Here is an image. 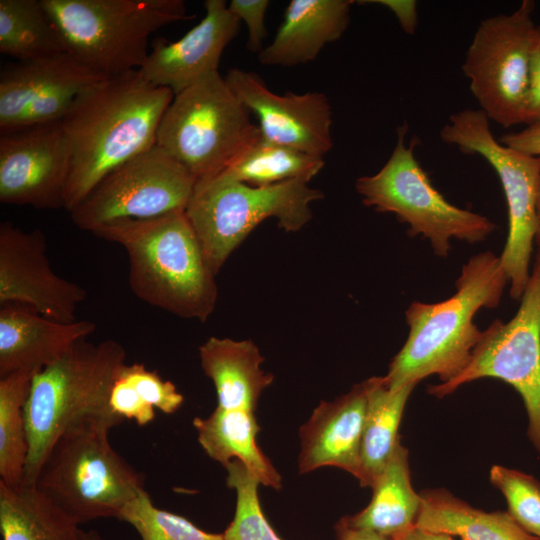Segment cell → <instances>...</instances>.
<instances>
[{
    "label": "cell",
    "mask_w": 540,
    "mask_h": 540,
    "mask_svg": "<svg viewBox=\"0 0 540 540\" xmlns=\"http://www.w3.org/2000/svg\"><path fill=\"white\" fill-rule=\"evenodd\" d=\"M114 425L89 420L64 432L47 454L34 486L78 524L118 519L144 490V477L111 446Z\"/></svg>",
    "instance_id": "obj_5"
},
{
    "label": "cell",
    "mask_w": 540,
    "mask_h": 540,
    "mask_svg": "<svg viewBox=\"0 0 540 540\" xmlns=\"http://www.w3.org/2000/svg\"><path fill=\"white\" fill-rule=\"evenodd\" d=\"M0 52L22 62L69 51L42 0H0Z\"/></svg>",
    "instance_id": "obj_28"
},
{
    "label": "cell",
    "mask_w": 540,
    "mask_h": 540,
    "mask_svg": "<svg viewBox=\"0 0 540 540\" xmlns=\"http://www.w3.org/2000/svg\"><path fill=\"white\" fill-rule=\"evenodd\" d=\"M538 120H540V26L536 27L531 53L525 124L529 125Z\"/></svg>",
    "instance_id": "obj_36"
},
{
    "label": "cell",
    "mask_w": 540,
    "mask_h": 540,
    "mask_svg": "<svg viewBox=\"0 0 540 540\" xmlns=\"http://www.w3.org/2000/svg\"><path fill=\"white\" fill-rule=\"evenodd\" d=\"M269 5L268 0H232L228 4L229 10L247 26L246 48L252 53L259 54L265 48V14Z\"/></svg>",
    "instance_id": "obj_35"
},
{
    "label": "cell",
    "mask_w": 540,
    "mask_h": 540,
    "mask_svg": "<svg viewBox=\"0 0 540 540\" xmlns=\"http://www.w3.org/2000/svg\"><path fill=\"white\" fill-rule=\"evenodd\" d=\"M490 377L511 385L521 396L528 415V436L540 453V249L521 297L508 322L494 320L482 331L467 367L454 379L430 386L438 398L460 386Z\"/></svg>",
    "instance_id": "obj_12"
},
{
    "label": "cell",
    "mask_w": 540,
    "mask_h": 540,
    "mask_svg": "<svg viewBox=\"0 0 540 540\" xmlns=\"http://www.w3.org/2000/svg\"><path fill=\"white\" fill-rule=\"evenodd\" d=\"M36 373L16 371L0 377V481L24 482L28 457L25 405Z\"/></svg>",
    "instance_id": "obj_31"
},
{
    "label": "cell",
    "mask_w": 540,
    "mask_h": 540,
    "mask_svg": "<svg viewBox=\"0 0 540 540\" xmlns=\"http://www.w3.org/2000/svg\"><path fill=\"white\" fill-rule=\"evenodd\" d=\"M407 124L397 131V142L389 159L374 175L356 180L355 188L367 207L392 213L409 225L410 236L427 239L436 255L447 257L451 240L484 241L496 225L486 216L449 203L432 185L414 155V144L405 145Z\"/></svg>",
    "instance_id": "obj_9"
},
{
    "label": "cell",
    "mask_w": 540,
    "mask_h": 540,
    "mask_svg": "<svg viewBox=\"0 0 540 540\" xmlns=\"http://www.w3.org/2000/svg\"><path fill=\"white\" fill-rule=\"evenodd\" d=\"M126 351L115 340L77 342L56 361L37 372L25 405L28 457L23 483L33 485L56 440L89 420L114 426L123 419L110 408V394Z\"/></svg>",
    "instance_id": "obj_4"
},
{
    "label": "cell",
    "mask_w": 540,
    "mask_h": 540,
    "mask_svg": "<svg viewBox=\"0 0 540 540\" xmlns=\"http://www.w3.org/2000/svg\"><path fill=\"white\" fill-rule=\"evenodd\" d=\"M507 282L499 256L484 251L463 265L450 298L412 302L405 311L407 340L383 376L387 386L395 390L431 375L446 383L459 375L482 336L473 322L475 314L496 308Z\"/></svg>",
    "instance_id": "obj_3"
},
{
    "label": "cell",
    "mask_w": 540,
    "mask_h": 540,
    "mask_svg": "<svg viewBox=\"0 0 540 540\" xmlns=\"http://www.w3.org/2000/svg\"><path fill=\"white\" fill-rule=\"evenodd\" d=\"M3 540H82L79 524L34 485L0 481Z\"/></svg>",
    "instance_id": "obj_27"
},
{
    "label": "cell",
    "mask_w": 540,
    "mask_h": 540,
    "mask_svg": "<svg viewBox=\"0 0 540 540\" xmlns=\"http://www.w3.org/2000/svg\"><path fill=\"white\" fill-rule=\"evenodd\" d=\"M174 93L138 70L80 95L60 120L68 151L65 210L71 212L112 170L156 145Z\"/></svg>",
    "instance_id": "obj_1"
},
{
    "label": "cell",
    "mask_w": 540,
    "mask_h": 540,
    "mask_svg": "<svg viewBox=\"0 0 540 540\" xmlns=\"http://www.w3.org/2000/svg\"><path fill=\"white\" fill-rule=\"evenodd\" d=\"M490 481L508 504V513L527 532L540 539V483L523 472L494 465Z\"/></svg>",
    "instance_id": "obj_34"
},
{
    "label": "cell",
    "mask_w": 540,
    "mask_h": 540,
    "mask_svg": "<svg viewBox=\"0 0 540 540\" xmlns=\"http://www.w3.org/2000/svg\"><path fill=\"white\" fill-rule=\"evenodd\" d=\"M367 406L365 382L333 401H321L300 427V474L331 466L359 476Z\"/></svg>",
    "instance_id": "obj_19"
},
{
    "label": "cell",
    "mask_w": 540,
    "mask_h": 540,
    "mask_svg": "<svg viewBox=\"0 0 540 540\" xmlns=\"http://www.w3.org/2000/svg\"><path fill=\"white\" fill-rule=\"evenodd\" d=\"M96 329L89 320L64 323L31 308L4 305L0 310V377L16 371L37 373Z\"/></svg>",
    "instance_id": "obj_20"
},
{
    "label": "cell",
    "mask_w": 540,
    "mask_h": 540,
    "mask_svg": "<svg viewBox=\"0 0 540 540\" xmlns=\"http://www.w3.org/2000/svg\"><path fill=\"white\" fill-rule=\"evenodd\" d=\"M68 151L60 121L0 134V202L65 209Z\"/></svg>",
    "instance_id": "obj_15"
},
{
    "label": "cell",
    "mask_w": 540,
    "mask_h": 540,
    "mask_svg": "<svg viewBox=\"0 0 540 540\" xmlns=\"http://www.w3.org/2000/svg\"><path fill=\"white\" fill-rule=\"evenodd\" d=\"M195 177L159 146L108 173L71 211L82 230L119 219H145L185 210Z\"/></svg>",
    "instance_id": "obj_13"
},
{
    "label": "cell",
    "mask_w": 540,
    "mask_h": 540,
    "mask_svg": "<svg viewBox=\"0 0 540 540\" xmlns=\"http://www.w3.org/2000/svg\"><path fill=\"white\" fill-rule=\"evenodd\" d=\"M106 79L70 52L3 67L0 134L59 122L80 95Z\"/></svg>",
    "instance_id": "obj_14"
},
{
    "label": "cell",
    "mask_w": 540,
    "mask_h": 540,
    "mask_svg": "<svg viewBox=\"0 0 540 540\" xmlns=\"http://www.w3.org/2000/svg\"><path fill=\"white\" fill-rule=\"evenodd\" d=\"M250 116L216 71L174 96L159 124L156 145L197 182L208 180L261 137Z\"/></svg>",
    "instance_id": "obj_8"
},
{
    "label": "cell",
    "mask_w": 540,
    "mask_h": 540,
    "mask_svg": "<svg viewBox=\"0 0 540 540\" xmlns=\"http://www.w3.org/2000/svg\"><path fill=\"white\" fill-rule=\"evenodd\" d=\"M324 165L323 157L273 143L261 136L220 174L250 186L264 187L290 180L309 183Z\"/></svg>",
    "instance_id": "obj_29"
},
{
    "label": "cell",
    "mask_w": 540,
    "mask_h": 540,
    "mask_svg": "<svg viewBox=\"0 0 540 540\" xmlns=\"http://www.w3.org/2000/svg\"><path fill=\"white\" fill-rule=\"evenodd\" d=\"M193 426L205 453L224 467L238 460L261 485L279 490L282 477L256 442L260 426L253 411L216 407L205 418L195 417Z\"/></svg>",
    "instance_id": "obj_24"
},
{
    "label": "cell",
    "mask_w": 540,
    "mask_h": 540,
    "mask_svg": "<svg viewBox=\"0 0 540 540\" xmlns=\"http://www.w3.org/2000/svg\"><path fill=\"white\" fill-rule=\"evenodd\" d=\"M440 137L464 153L482 156L498 175L508 210V235L499 259L510 282V296L521 299L530 278L533 241L539 228L536 201L540 157L524 154L496 140L488 117L480 109L452 114Z\"/></svg>",
    "instance_id": "obj_10"
},
{
    "label": "cell",
    "mask_w": 540,
    "mask_h": 540,
    "mask_svg": "<svg viewBox=\"0 0 540 540\" xmlns=\"http://www.w3.org/2000/svg\"><path fill=\"white\" fill-rule=\"evenodd\" d=\"M224 77L234 94L256 116L265 140L323 158L332 149V109L324 93L279 95L257 73L240 68L228 70Z\"/></svg>",
    "instance_id": "obj_17"
},
{
    "label": "cell",
    "mask_w": 540,
    "mask_h": 540,
    "mask_svg": "<svg viewBox=\"0 0 540 540\" xmlns=\"http://www.w3.org/2000/svg\"><path fill=\"white\" fill-rule=\"evenodd\" d=\"M82 540H103L101 535L95 530L83 531L81 532Z\"/></svg>",
    "instance_id": "obj_41"
},
{
    "label": "cell",
    "mask_w": 540,
    "mask_h": 540,
    "mask_svg": "<svg viewBox=\"0 0 540 540\" xmlns=\"http://www.w3.org/2000/svg\"><path fill=\"white\" fill-rule=\"evenodd\" d=\"M121 245L129 259V286L142 301L184 319L205 322L218 296L209 266L185 213L119 219L91 231Z\"/></svg>",
    "instance_id": "obj_2"
},
{
    "label": "cell",
    "mask_w": 540,
    "mask_h": 540,
    "mask_svg": "<svg viewBox=\"0 0 540 540\" xmlns=\"http://www.w3.org/2000/svg\"><path fill=\"white\" fill-rule=\"evenodd\" d=\"M183 401L174 383L162 379L156 371L146 369L142 363H125L115 378L109 404L123 420L145 426L155 418V409L173 414Z\"/></svg>",
    "instance_id": "obj_30"
},
{
    "label": "cell",
    "mask_w": 540,
    "mask_h": 540,
    "mask_svg": "<svg viewBox=\"0 0 540 540\" xmlns=\"http://www.w3.org/2000/svg\"><path fill=\"white\" fill-rule=\"evenodd\" d=\"M87 291L53 272L46 238L9 221L0 224V303L26 305L50 319L71 323Z\"/></svg>",
    "instance_id": "obj_16"
},
{
    "label": "cell",
    "mask_w": 540,
    "mask_h": 540,
    "mask_svg": "<svg viewBox=\"0 0 540 540\" xmlns=\"http://www.w3.org/2000/svg\"><path fill=\"white\" fill-rule=\"evenodd\" d=\"M203 372L216 389L217 407L255 411L262 392L274 379L261 367L264 357L251 340L209 337L199 347Z\"/></svg>",
    "instance_id": "obj_22"
},
{
    "label": "cell",
    "mask_w": 540,
    "mask_h": 540,
    "mask_svg": "<svg viewBox=\"0 0 540 540\" xmlns=\"http://www.w3.org/2000/svg\"><path fill=\"white\" fill-rule=\"evenodd\" d=\"M303 180L254 187L219 174L196 183L185 213L203 254L217 275L233 251L263 221L274 218L286 232L312 218L311 203L324 198Z\"/></svg>",
    "instance_id": "obj_7"
},
{
    "label": "cell",
    "mask_w": 540,
    "mask_h": 540,
    "mask_svg": "<svg viewBox=\"0 0 540 540\" xmlns=\"http://www.w3.org/2000/svg\"><path fill=\"white\" fill-rule=\"evenodd\" d=\"M337 540H390L375 532L353 527L344 518H341L335 525Z\"/></svg>",
    "instance_id": "obj_39"
},
{
    "label": "cell",
    "mask_w": 540,
    "mask_h": 540,
    "mask_svg": "<svg viewBox=\"0 0 540 540\" xmlns=\"http://www.w3.org/2000/svg\"><path fill=\"white\" fill-rule=\"evenodd\" d=\"M205 16L177 41H154L139 69L146 80L177 95L218 71L224 49L238 35L241 21L224 0H206Z\"/></svg>",
    "instance_id": "obj_18"
},
{
    "label": "cell",
    "mask_w": 540,
    "mask_h": 540,
    "mask_svg": "<svg viewBox=\"0 0 540 540\" xmlns=\"http://www.w3.org/2000/svg\"><path fill=\"white\" fill-rule=\"evenodd\" d=\"M500 142L524 154L540 157V120L519 132L505 134Z\"/></svg>",
    "instance_id": "obj_37"
},
{
    "label": "cell",
    "mask_w": 540,
    "mask_h": 540,
    "mask_svg": "<svg viewBox=\"0 0 540 540\" xmlns=\"http://www.w3.org/2000/svg\"><path fill=\"white\" fill-rule=\"evenodd\" d=\"M118 520L130 524L141 540H224L223 534L206 532L187 518L156 507L146 490L123 508Z\"/></svg>",
    "instance_id": "obj_33"
},
{
    "label": "cell",
    "mask_w": 540,
    "mask_h": 540,
    "mask_svg": "<svg viewBox=\"0 0 540 540\" xmlns=\"http://www.w3.org/2000/svg\"><path fill=\"white\" fill-rule=\"evenodd\" d=\"M227 486L236 493L233 520L223 534L224 540H283L266 519L258 497V479L238 460L230 461Z\"/></svg>",
    "instance_id": "obj_32"
},
{
    "label": "cell",
    "mask_w": 540,
    "mask_h": 540,
    "mask_svg": "<svg viewBox=\"0 0 540 540\" xmlns=\"http://www.w3.org/2000/svg\"><path fill=\"white\" fill-rule=\"evenodd\" d=\"M371 488L369 504L344 520L390 540H401L416 527L421 507V495L411 483L408 450L401 441Z\"/></svg>",
    "instance_id": "obj_23"
},
{
    "label": "cell",
    "mask_w": 540,
    "mask_h": 540,
    "mask_svg": "<svg viewBox=\"0 0 540 540\" xmlns=\"http://www.w3.org/2000/svg\"><path fill=\"white\" fill-rule=\"evenodd\" d=\"M367 406L364 419L358 481L372 487L400 442L398 430L405 405L417 384L390 389L383 376L364 381Z\"/></svg>",
    "instance_id": "obj_26"
},
{
    "label": "cell",
    "mask_w": 540,
    "mask_h": 540,
    "mask_svg": "<svg viewBox=\"0 0 540 540\" xmlns=\"http://www.w3.org/2000/svg\"><path fill=\"white\" fill-rule=\"evenodd\" d=\"M401 540H455L453 536L440 533L432 532L420 528H413L408 532Z\"/></svg>",
    "instance_id": "obj_40"
},
{
    "label": "cell",
    "mask_w": 540,
    "mask_h": 540,
    "mask_svg": "<svg viewBox=\"0 0 540 540\" xmlns=\"http://www.w3.org/2000/svg\"><path fill=\"white\" fill-rule=\"evenodd\" d=\"M536 211H537V216L539 220V228L535 236V241L538 244V247L540 249V183H539L538 194H537Z\"/></svg>",
    "instance_id": "obj_42"
},
{
    "label": "cell",
    "mask_w": 540,
    "mask_h": 540,
    "mask_svg": "<svg viewBox=\"0 0 540 540\" xmlns=\"http://www.w3.org/2000/svg\"><path fill=\"white\" fill-rule=\"evenodd\" d=\"M416 527L458 536L461 540H540L523 529L508 512H486L446 490L421 494Z\"/></svg>",
    "instance_id": "obj_25"
},
{
    "label": "cell",
    "mask_w": 540,
    "mask_h": 540,
    "mask_svg": "<svg viewBox=\"0 0 540 540\" xmlns=\"http://www.w3.org/2000/svg\"><path fill=\"white\" fill-rule=\"evenodd\" d=\"M356 3H374L389 9L397 18L402 30L413 35L417 28V2L413 0H367Z\"/></svg>",
    "instance_id": "obj_38"
},
{
    "label": "cell",
    "mask_w": 540,
    "mask_h": 540,
    "mask_svg": "<svg viewBox=\"0 0 540 540\" xmlns=\"http://www.w3.org/2000/svg\"><path fill=\"white\" fill-rule=\"evenodd\" d=\"M352 0H291L272 42L258 54L268 66L292 67L315 60L350 23Z\"/></svg>",
    "instance_id": "obj_21"
},
{
    "label": "cell",
    "mask_w": 540,
    "mask_h": 540,
    "mask_svg": "<svg viewBox=\"0 0 540 540\" xmlns=\"http://www.w3.org/2000/svg\"><path fill=\"white\" fill-rule=\"evenodd\" d=\"M535 3L524 0L509 14L484 19L468 47L462 71L489 120L508 128L525 123Z\"/></svg>",
    "instance_id": "obj_11"
},
{
    "label": "cell",
    "mask_w": 540,
    "mask_h": 540,
    "mask_svg": "<svg viewBox=\"0 0 540 540\" xmlns=\"http://www.w3.org/2000/svg\"><path fill=\"white\" fill-rule=\"evenodd\" d=\"M68 51L92 69L114 77L138 70L148 39L190 16L183 0H42Z\"/></svg>",
    "instance_id": "obj_6"
}]
</instances>
